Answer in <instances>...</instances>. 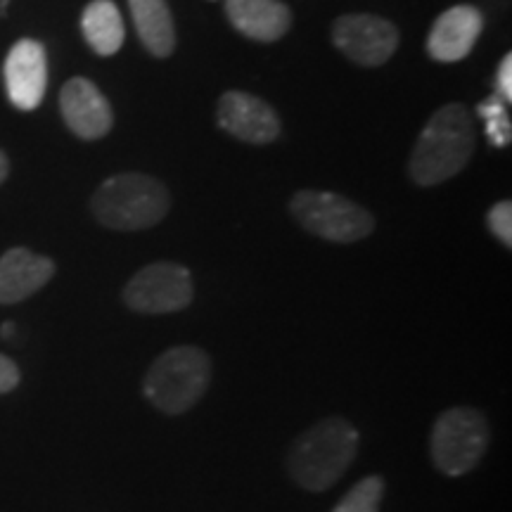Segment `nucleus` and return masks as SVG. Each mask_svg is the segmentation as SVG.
<instances>
[{
	"label": "nucleus",
	"mask_w": 512,
	"mask_h": 512,
	"mask_svg": "<svg viewBox=\"0 0 512 512\" xmlns=\"http://www.w3.org/2000/svg\"><path fill=\"white\" fill-rule=\"evenodd\" d=\"M475 147V119L465 105L451 102L439 107L422 128L413 155L408 159V174L420 188H434L458 176L475 155Z\"/></svg>",
	"instance_id": "f257e3e1"
},
{
	"label": "nucleus",
	"mask_w": 512,
	"mask_h": 512,
	"mask_svg": "<svg viewBox=\"0 0 512 512\" xmlns=\"http://www.w3.org/2000/svg\"><path fill=\"white\" fill-rule=\"evenodd\" d=\"M358 451V432L349 420L325 418L294 441L287 456L290 477L306 491L330 489L342 479Z\"/></svg>",
	"instance_id": "f03ea898"
},
{
	"label": "nucleus",
	"mask_w": 512,
	"mask_h": 512,
	"mask_svg": "<svg viewBox=\"0 0 512 512\" xmlns=\"http://www.w3.org/2000/svg\"><path fill=\"white\" fill-rule=\"evenodd\" d=\"M171 195L155 176L117 174L100 183L91 197V211L110 230H147L169 214Z\"/></svg>",
	"instance_id": "7ed1b4c3"
},
{
	"label": "nucleus",
	"mask_w": 512,
	"mask_h": 512,
	"mask_svg": "<svg viewBox=\"0 0 512 512\" xmlns=\"http://www.w3.org/2000/svg\"><path fill=\"white\" fill-rule=\"evenodd\" d=\"M211 382V358L204 349L183 344L164 351L147 370L143 392L166 415L188 413Z\"/></svg>",
	"instance_id": "20e7f679"
},
{
	"label": "nucleus",
	"mask_w": 512,
	"mask_h": 512,
	"mask_svg": "<svg viewBox=\"0 0 512 512\" xmlns=\"http://www.w3.org/2000/svg\"><path fill=\"white\" fill-rule=\"evenodd\" d=\"M290 211L306 233L337 245H351L375 230L373 214L337 192L299 190L290 200Z\"/></svg>",
	"instance_id": "39448f33"
},
{
	"label": "nucleus",
	"mask_w": 512,
	"mask_h": 512,
	"mask_svg": "<svg viewBox=\"0 0 512 512\" xmlns=\"http://www.w3.org/2000/svg\"><path fill=\"white\" fill-rule=\"evenodd\" d=\"M489 446V422L475 408H451L434 422L430 453L441 475L463 477L479 465Z\"/></svg>",
	"instance_id": "423d86ee"
},
{
	"label": "nucleus",
	"mask_w": 512,
	"mask_h": 512,
	"mask_svg": "<svg viewBox=\"0 0 512 512\" xmlns=\"http://www.w3.org/2000/svg\"><path fill=\"white\" fill-rule=\"evenodd\" d=\"M192 297H195V283L190 271L171 261H157L140 268L124 287V304L128 309L150 316L188 309Z\"/></svg>",
	"instance_id": "0eeeda50"
},
{
	"label": "nucleus",
	"mask_w": 512,
	"mask_h": 512,
	"mask_svg": "<svg viewBox=\"0 0 512 512\" xmlns=\"http://www.w3.org/2000/svg\"><path fill=\"white\" fill-rule=\"evenodd\" d=\"M330 34L339 53L361 67H380L392 60L401 38L389 19L368 12L337 17Z\"/></svg>",
	"instance_id": "6e6552de"
},
{
	"label": "nucleus",
	"mask_w": 512,
	"mask_h": 512,
	"mask_svg": "<svg viewBox=\"0 0 512 512\" xmlns=\"http://www.w3.org/2000/svg\"><path fill=\"white\" fill-rule=\"evenodd\" d=\"M3 81L8 100L17 110H36L48 88V57L43 43L34 38L17 41L5 57Z\"/></svg>",
	"instance_id": "1a4fd4ad"
},
{
	"label": "nucleus",
	"mask_w": 512,
	"mask_h": 512,
	"mask_svg": "<svg viewBox=\"0 0 512 512\" xmlns=\"http://www.w3.org/2000/svg\"><path fill=\"white\" fill-rule=\"evenodd\" d=\"M216 119L223 131L249 145H268L280 136V119L273 107L247 91L223 93Z\"/></svg>",
	"instance_id": "9d476101"
},
{
	"label": "nucleus",
	"mask_w": 512,
	"mask_h": 512,
	"mask_svg": "<svg viewBox=\"0 0 512 512\" xmlns=\"http://www.w3.org/2000/svg\"><path fill=\"white\" fill-rule=\"evenodd\" d=\"M60 112L69 131L83 140L105 138L112 131L114 114L110 100L93 81L83 76L69 79L62 86Z\"/></svg>",
	"instance_id": "9b49d317"
},
{
	"label": "nucleus",
	"mask_w": 512,
	"mask_h": 512,
	"mask_svg": "<svg viewBox=\"0 0 512 512\" xmlns=\"http://www.w3.org/2000/svg\"><path fill=\"white\" fill-rule=\"evenodd\" d=\"M484 31V15L475 5L441 12L427 36V55L437 62H460L472 53Z\"/></svg>",
	"instance_id": "f8f14e48"
},
{
	"label": "nucleus",
	"mask_w": 512,
	"mask_h": 512,
	"mask_svg": "<svg viewBox=\"0 0 512 512\" xmlns=\"http://www.w3.org/2000/svg\"><path fill=\"white\" fill-rule=\"evenodd\" d=\"M55 275V261L27 247H12L0 256V304H19L43 290Z\"/></svg>",
	"instance_id": "ddd939ff"
},
{
	"label": "nucleus",
	"mask_w": 512,
	"mask_h": 512,
	"mask_svg": "<svg viewBox=\"0 0 512 512\" xmlns=\"http://www.w3.org/2000/svg\"><path fill=\"white\" fill-rule=\"evenodd\" d=\"M226 17L233 29L259 43L280 41L292 27V12L283 0H226Z\"/></svg>",
	"instance_id": "4468645a"
},
{
	"label": "nucleus",
	"mask_w": 512,
	"mask_h": 512,
	"mask_svg": "<svg viewBox=\"0 0 512 512\" xmlns=\"http://www.w3.org/2000/svg\"><path fill=\"white\" fill-rule=\"evenodd\" d=\"M138 38L147 53L159 60L171 57L176 48V27L166 0H128Z\"/></svg>",
	"instance_id": "2eb2a0df"
},
{
	"label": "nucleus",
	"mask_w": 512,
	"mask_h": 512,
	"mask_svg": "<svg viewBox=\"0 0 512 512\" xmlns=\"http://www.w3.org/2000/svg\"><path fill=\"white\" fill-rule=\"evenodd\" d=\"M81 31L95 55L112 57L124 46L126 29L117 3L112 0H93L81 15Z\"/></svg>",
	"instance_id": "dca6fc26"
},
{
	"label": "nucleus",
	"mask_w": 512,
	"mask_h": 512,
	"mask_svg": "<svg viewBox=\"0 0 512 512\" xmlns=\"http://www.w3.org/2000/svg\"><path fill=\"white\" fill-rule=\"evenodd\" d=\"M382 494L384 479L370 475L366 479H361V482L337 503V508L332 512H380Z\"/></svg>",
	"instance_id": "f3484780"
},
{
	"label": "nucleus",
	"mask_w": 512,
	"mask_h": 512,
	"mask_svg": "<svg viewBox=\"0 0 512 512\" xmlns=\"http://www.w3.org/2000/svg\"><path fill=\"white\" fill-rule=\"evenodd\" d=\"M477 114L484 119L486 136H489L491 143H494L496 147L510 145V140H512L510 114H508V110H505V102L498 98L496 93L491 95V98H486L484 102H479Z\"/></svg>",
	"instance_id": "a211bd4d"
},
{
	"label": "nucleus",
	"mask_w": 512,
	"mask_h": 512,
	"mask_svg": "<svg viewBox=\"0 0 512 512\" xmlns=\"http://www.w3.org/2000/svg\"><path fill=\"white\" fill-rule=\"evenodd\" d=\"M486 223H489V230L494 233V238L501 242L503 247H512V202L503 200L496 202L494 207L489 209V216H486Z\"/></svg>",
	"instance_id": "6ab92c4d"
},
{
	"label": "nucleus",
	"mask_w": 512,
	"mask_h": 512,
	"mask_svg": "<svg viewBox=\"0 0 512 512\" xmlns=\"http://www.w3.org/2000/svg\"><path fill=\"white\" fill-rule=\"evenodd\" d=\"M496 95L505 105L512 102V55H505L496 72Z\"/></svg>",
	"instance_id": "aec40b11"
},
{
	"label": "nucleus",
	"mask_w": 512,
	"mask_h": 512,
	"mask_svg": "<svg viewBox=\"0 0 512 512\" xmlns=\"http://www.w3.org/2000/svg\"><path fill=\"white\" fill-rule=\"evenodd\" d=\"M19 380H22V373H19L17 363L0 354V394H10L12 389H17Z\"/></svg>",
	"instance_id": "412c9836"
},
{
	"label": "nucleus",
	"mask_w": 512,
	"mask_h": 512,
	"mask_svg": "<svg viewBox=\"0 0 512 512\" xmlns=\"http://www.w3.org/2000/svg\"><path fill=\"white\" fill-rule=\"evenodd\" d=\"M10 176V159L5 157V152L0 150V183H5V178Z\"/></svg>",
	"instance_id": "4be33fe9"
},
{
	"label": "nucleus",
	"mask_w": 512,
	"mask_h": 512,
	"mask_svg": "<svg viewBox=\"0 0 512 512\" xmlns=\"http://www.w3.org/2000/svg\"><path fill=\"white\" fill-rule=\"evenodd\" d=\"M0 335H3V337H12V335H15V325L5 323L3 328H0Z\"/></svg>",
	"instance_id": "5701e85b"
}]
</instances>
